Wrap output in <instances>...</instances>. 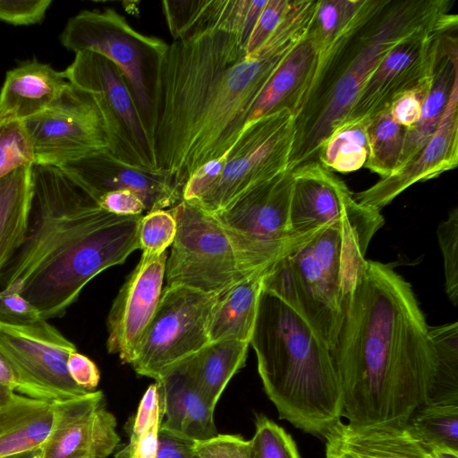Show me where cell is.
<instances>
[{"label":"cell","mask_w":458,"mask_h":458,"mask_svg":"<svg viewBox=\"0 0 458 458\" xmlns=\"http://www.w3.org/2000/svg\"><path fill=\"white\" fill-rule=\"evenodd\" d=\"M308 29V19L292 12L249 56L235 35L219 30L168 44L155 104L157 169L182 190L198 168L225 155L259 93Z\"/></svg>","instance_id":"1"},{"label":"cell","mask_w":458,"mask_h":458,"mask_svg":"<svg viewBox=\"0 0 458 458\" xmlns=\"http://www.w3.org/2000/svg\"><path fill=\"white\" fill-rule=\"evenodd\" d=\"M330 353L348 423L404 427L430 398L437 357L428 326L389 265L367 260Z\"/></svg>","instance_id":"2"},{"label":"cell","mask_w":458,"mask_h":458,"mask_svg":"<svg viewBox=\"0 0 458 458\" xmlns=\"http://www.w3.org/2000/svg\"><path fill=\"white\" fill-rule=\"evenodd\" d=\"M25 240L0 273V291L15 292L45 319L62 318L84 286L140 249V216H117L61 167L33 164Z\"/></svg>","instance_id":"3"},{"label":"cell","mask_w":458,"mask_h":458,"mask_svg":"<svg viewBox=\"0 0 458 458\" xmlns=\"http://www.w3.org/2000/svg\"><path fill=\"white\" fill-rule=\"evenodd\" d=\"M452 0H363L320 54L312 81L293 116L288 169L317 160L318 150L347 116L362 87L402 40L446 20Z\"/></svg>","instance_id":"4"},{"label":"cell","mask_w":458,"mask_h":458,"mask_svg":"<svg viewBox=\"0 0 458 458\" xmlns=\"http://www.w3.org/2000/svg\"><path fill=\"white\" fill-rule=\"evenodd\" d=\"M250 344L279 419L324 438L342 418V392L327 345L293 308L264 288Z\"/></svg>","instance_id":"5"},{"label":"cell","mask_w":458,"mask_h":458,"mask_svg":"<svg viewBox=\"0 0 458 458\" xmlns=\"http://www.w3.org/2000/svg\"><path fill=\"white\" fill-rule=\"evenodd\" d=\"M365 256L350 231L323 226L269 267L263 288L284 301L332 349L365 268Z\"/></svg>","instance_id":"6"},{"label":"cell","mask_w":458,"mask_h":458,"mask_svg":"<svg viewBox=\"0 0 458 458\" xmlns=\"http://www.w3.org/2000/svg\"><path fill=\"white\" fill-rule=\"evenodd\" d=\"M60 40L75 54H98L120 70L153 141L158 75L168 44L138 32L111 8L81 11L68 21Z\"/></svg>","instance_id":"7"},{"label":"cell","mask_w":458,"mask_h":458,"mask_svg":"<svg viewBox=\"0 0 458 458\" xmlns=\"http://www.w3.org/2000/svg\"><path fill=\"white\" fill-rule=\"evenodd\" d=\"M293 172L286 170L248 190L213 216L246 267L266 271L318 231L295 235L290 226Z\"/></svg>","instance_id":"8"},{"label":"cell","mask_w":458,"mask_h":458,"mask_svg":"<svg viewBox=\"0 0 458 458\" xmlns=\"http://www.w3.org/2000/svg\"><path fill=\"white\" fill-rule=\"evenodd\" d=\"M170 211L177 229L166 259L167 285L223 293L258 274L246 267L213 215L185 200L178 202Z\"/></svg>","instance_id":"9"},{"label":"cell","mask_w":458,"mask_h":458,"mask_svg":"<svg viewBox=\"0 0 458 458\" xmlns=\"http://www.w3.org/2000/svg\"><path fill=\"white\" fill-rule=\"evenodd\" d=\"M293 115L283 109L245 124L216 182L195 201L214 215L254 186L288 170Z\"/></svg>","instance_id":"10"},{"label":"cell","mask_w":458,"mask_h":458,"mask_svg":"<svg viewBox=\"0 0 458 458\" xmlns=\"http://www.w3.org/2000/svg\"><path fill=\"white\" fill-rule=\"evenodd\" d=\"M220 293L166 285L131 363L134 371L156 380L209 344V318Z\"/></svg>","instance_id":"11"},{"label":"cell","mask_w":458,"mask_h":458,"mask_svg":"<svg viewBox=\"0 0 458 458\" xmlns=\"http://www.w3.org/2000/svg\"><path fill=\"white\" fill-rule=\"evenodd\" d=\"M64 73L99 105L109 130L108 150L126 164L157 169L152 139L120 70L104 56L82 51Z\"/></svg>","instance_id":"12"},{"label":"cell","mask_w":458,"mask_h":458,"mask_svg":"<svg viewBox=\"0 0 458 458\" xmlns=\"http://www.w3.org/2000/svg\"><path fill=\"white\" fill-rule=\"evenodd\" d=\"M292 172V233L304 235L327 225L343 226L367 252L372 237L385 223L380 210L359 203L345 182L318 160Z\"/></svg>","instance_id":"13"},{"label":"cell","mask_w":458,"mask_h":458,"mask_svg":"<svg viewBox=\"0 0 458 458\" xmlns=\"http://www.w3.org/2000/svg\"><path fill=\"white\" fill-rule=\"evenodd\" d=\"M22 123L37 165L61 167L109 149V130L99 105L70 82L50 107Z\"/></svg>","instance_id":"14"},{"label":"cell","mask_w":458,"mask_h":458,"mask_svg":"<svg viewBox=\"0 0 458 458\" xmlns=\"http://www.w3.org/2000/svg\"><path fill=\"white\" fill-rule=\"evenodd\" d=\"M75 351L74 344L43 318L22 325L0 322V354L26 383L53 402L89 393L67 369L68 356Z\"/></svg>","instance_id":"15"},{"label":"cell","mask_w":458,"mask_h":458,"mask_svg":"<svg viewBox=\"0 0 458 458\" xmlns=\"http://www.w3.org/2000/svg\"><path fill=\"white\" fill-rule=\"evenodd\" d=\"M457 21V15L452 14L398 43L366 81L343 123L372 118L420 84L432 70L440 35Z\"/></svg>","instance_id":"16"},{"label":"cell","mask_w":458,"mask_h":458,"mask_svg":"<svg viewBox=\"0 0 458 458\" xmlns=\"http://www.w3.org/2000/svg\"><path fill=\"white\" fill-rule=\"evenodd\" d=\"M54 408L42 458H106L117 447L116 419L106 408L101 391L55 401Z\"/></svg>","instance_id":"17"},{"label":"cell","mask_w":458,"mask_h":458,"mask_svg":"<svg viewBox=\"0 0 458 458\" xmlns=\"http://www.w3.org/2000/svg\"><path fill=\"white\" fill-rule=\"evenodd\" d=\"M166 252L141 257L113 301L107 317L106 349L131 364L156 312L165 276Z\"/></svg>","instance_id":"18"},{"label":"cell","mask_w":458,"mask_h":458,"mask_svg":"<svg viewBox=\"0 0 458 458\" xmlns=\"http://www.w3.org/2000/svg\"><path fill=\"white\" fill-rule=\"evenodd\" d=\"M61 168L97 201L103 194L119 190L137 194L148 212L174 207L182 200V190L168 174L126 164L108 149L69 162Z\"/></svg>","instance_id":"19"},{"label":"cell","mask_w":458,"mask_h":458,"mask_svg":"<svg viewBox=\"0 0 458 458\" xmlns=\"http://www.w3.org/2000/svg\"><path fill=\"white\" fill-rule=\"evenodd\" d=\"M458 165V83L429 140L405 165L353 194L360 204L380 210L414 183L436 178Z\"/></svg>","instance_id":"20"},{"label":"cell","mask_w":458,"mask_h":458,"mask_svg":"<svg viewBox=\"0 0 458 458\" xmlns=\"http://www.w3.org/2000/svg\"><path fill=\"white\" fill-rule=\"evenodd\" d=\"M187 359L165 369L155 380L162 419L160 425L193 441H202L218 433L214 410L193 383Z\"/></svg>","instance_id":"21"},{"label":"cell","mask_w":458,"mask_h":458,"mask_svg":"<svg viewBox=\"0 0 458 458\" xmlns=\"http://www.w3.org/2000/svg\"><path fill=\"white\" fill-rule=\"evenodd\" d=\"M68 84L64 72L35 59L8 71L0 90V124L22 123L42 113Z\"/></svg>","instance_id":"22"},{"label":"cell","mask_w":458,"mask_h":458,"mask_svg":"<svg viewBox=\"0 0 458 458\" xmlns=\"http://www.w3.org/2000/svg\"><path fill=\"white\" fill-rule=\"evenodd\" d=\"M331 458H431L405 427L337 423L324 437Z\"/></svg>","instance_id":"23"},{"label":"cell","mask_w":458,"mask_h":458,"mask_svg":"<svg viewBox=\"0 0 458 458\" xmlns=\"http://www.w3.org/2000/svg\"><path fill=\"white\" fill-rule=\"evenodd\" d=\"M456 83H458L457 24L445 30L439 37L432 70L431 87L422 106L419 122L406 128L397 170L409 163L434 133Z\"/></svg>","instance_id":"24"},{"label":"cell","mask_w":458,"mask_h":458,"mask_svg":"<svg viewBox=\"0 0 458 458\" xmlns=\"http://www.w3.org/2000/svg\"><path fill=\"white\" fill-rule=\"evenodd\" d=\"M320 54V49L306 34L259 93L247 123L283 109L289 110L294 116L312 81Z\"/></svg>","instance_id":"25"},{"label":"cell","mask_w":458,"mask_h":458,"mask_svg":"<svg viewBox=\"0 0 458 458\" xmlns=\"http://www.w3.org/2000/svg\"><path fill=\"white\" fill-rule=\"evenodd\" d=\"M54 418V402L19 394L0 410V458L41 448Z\"/></svg>","instance_id":"26"},{"label":"cell","mask_w":458,"mask_h":458,"mask_svg":"<svg viewBox=\"0 0 458 458\" xmlns=\"http://www.w3.org/2000/svg\"><path fill=\"white\" fill-rule=\"evenodd\" d=\"M266 272L255 274L220 293L209 318L210 342H250Z\"/></svg>","instance_id":"27"},{"label":"cell","mask_w":458,"mask_h":458,"mask_svg":"<svg viewBox=\"0 0 458 458\" xmlns=\"http://www.w3.org/2000/svg\"><path fill=\"white\" fill-rule=\"evenodd\" d=\"M249 345L238 340L210 342L187 359L192 381L212 410L232 377L245 366Z\"/></svg>","instance_id":"28"},{"label":"cell","mask_w":458,"mask_h":458,"mask_svg":"<svg viewBox=\"0 0 458 458\" xmlns=\"http://www.w3.org/2000/svg\"><path fill=\"white\" fill-rule=\"evenodd\" d=\"M31 166L20 167L0 180V273L27 234L32 197Z\"/></svg>","instance_id":"29"},{"label":"cell","mask_w":458,"mask_h":458,"mask_svg":"<svg viewBox=\"0 0 458 458\" xmlns=\"http://www.w3.org/2000/svg\"><path fill=\"white\" fill-rule=\"evenodd\" d=\"M369 121L366 117L339 124L320 145L317 160L331 171L351 173L360 169L369 152Z\"/></svg>","instance_id":"30"},{"label":"cell","mask_w":458,"mask_h":458,"mask_svg":"<svg viewBox=\"0 0 458 458\" xmlns=\"http://www.w3.org/2000/svg\"><path fill=\"white\" fill-rule=\"evenodd\" d=\"M404 427L428 451L437 446L458 450V403L427 402Z\"/></svg>","instance_id":"31"},{"label":"cell","mask_w":458,"mask_h":458,"mask_svg":"<svg viewBox=\"0 0 458 458\" xmlns=\"http://www.w3.org/2000/svg\"><path fill=\"white\" fill-rule=\"evenodd\" d=\"M406 128L397 123L388 109L370 118L368 127L369 157L364 165L371 172L386 178L400 164Z\"/></svg>","instance_id":"32"},{"label":"cell","mask_w":458,"mask_h":458,"mask_svg":"<svg viewBox=\"0 0 458 458\" xmlns=\"http://www.w3.org/2000/svg\"><path fill=\"white\" fill-rule=\"evenodd\" d=\"M437 357L432 394L428 402L458 403V323L428 326Z\"/></svg>","instance_id":"33"},{"label":"cell","mask_w":458,"mask_h":458,"mask_svg":"<svg viewBox=\"0 0 458 458\" xmlns=\"http://www.w3.org/2000/svg\"><path fill=\"white\" fill-rule=\"evenodd\" d=\"M363 0H320L307 31L321 53L334 41L360 7Z\"/></svg>","instance_id":"34"},{"label":"cell","mask_w":458,"mask_h":458,"mask_svg":"<svg viewBox=\"0 0 458 458\" xmlns=\"http://www.w3.org/2000/svg\"><path fill=\"white\" fill-rule=\"evenodd\" d=\"M250 441L251 458H301L291 435L264 414L256 415L255 433Z\"/></svg>","instance_id":"35"},{"label":"cell","mask_w":458,"mask_h":458,"mask_svg":"<svg viewBox=\"0 0 458 458\" xmlns=\"http://www.w3.org/2000/svg\"><path fill=\"white\" fill-rule=\"evenodd\" d=\"M176 229V220L170 210H153L141 216L138 227L141 257L155 258L165 252L174 241Z\"/></svg>","instance_id":"36"},{"label":"cell","mask_w":458,"mask_h":458,"mask_svg":"<svg viewBox=\"0 0 458 458\" xmlns=\"http://www.w3.org/2000/svg\"><path fill=\"white\" fill-rule=\"evenodd\" d=\"M33 164L32 147L23 123L0 124V180L20 167Z\"/></svg>","instance_id":"37"},{"label":"cell","mask_w":458,"mask_h":458,"mask_svg":"<svg viewBox=\"0 0 458 458\" xmlns=\"http://www.w3.org/2000/svg\"><path fill=\"white\" fill-rule=\"evenodd\" d=\"M438 244L443 255L445 292L454 305L458 304V208L448 214L437 230Z\"/></svg>","instance_id":"38"},{"label":"cell","mask_w":458,"mask_h":458,"mask_svg":"<svg viewBox=\"0 0 458 458\" xmlns=\"http://www.w3.org/2000/svg\"><path fill=\"white\" fill-rule=\"evenodd\" d=\"M432 70L420 84L398 97L388 108L392 118L404 128L413 126L420 118L432 83Z\"/></svg>","instance_id":"39"},{"label":"cell","mask_w":458,"mask_h":458,"mask_svg":"<svg viewBox=\"0 0 458 458\" xmlns=\"http://www.w3.org/2000/svg\"><path fill=\"white\" fill-rule=\"evenodd\" d=\"M293 0H267L246 45V55L255 53L272 35L291 8Z\"/></svg>","instance_id":"40"},{"label":"cell","mask_w":458,"mask_h":458,"mask_svg":"<svg viewBox=\"0 0 458 458\" xmlns=\"http://www.w3.org/2000/svg\"><path fill=\"white\" fill-rule=\"evenodd\" d=\"M200 458H251V444L238 435L217 434L195 442Z\"/></svg>","instance_id":"41"},{"label":"cell","mask_w":458,"mask_h":458,"mask_svg":"<svg viewBox=\"0 0 458 458\" xmlns=\"http://www.w3.org/2000/svg\"><path fill=\"white\" fill-rule=\"evenodd\" d=\"M52 0H0V21L13 25L40 22Z\"/></svg>","instance_id":"42"},{"label":"cell","mask_w":458,"mask_h":458,"mask_svg":"<svg viewBox=\"0 0 458 458\" xmlns=\"http://www.w3.org/2000/svg\"><path fill=\"white\" fill-rule=\"evenodd\" d=\"M42 318L38 310L15 292L0 291V322L22 325Z\"/></svg>","instance_id":"43"},{"label":"cell","mask_w":458,"mask_h":458,"mask_svg":"<svg viewBox=\"0 0 458 458\" xmlns=\"http://www.w3.org/2000/svg\"><path fill=\"white\" fill-rule=\"evenodd\" d=\"M225 162V155L198 168L183 186L182 200L192 202L198 199L216 182Z\"/></svg>","instance_id":"44"},{"label":"cell","mask_w":458,"mask_h":458,"mask_svg":"<svg viewBox=\"0 0 458 458\" xmlns=\"http://www.w3.org/2000/svg\"><path fill=\"white\" fill-rule=\"evenodd\" d=\"M98 203L104 210L117 216H140L146 211L140 198L128 190L106 192L98 199Z\"/></svg>","instance_id":"45"},{"label":"cell","mask_w":458,"mask_h":458,"mask_svg":"<svg viewBox=\"0 0 458 458\" xmlns=\"http://www.w3.org/2000/svg\"><path fill=\"white\" fill-rule=\"evenodd\" d=\"M161 421L158 392L156 382L151 384L144 393L138 411L133 418L130 437H140L156 422Z\"/></svg>","instance_id":"46"},{"label":"cell","mask_w":458,"mask_h":458,"mask_svg":"<svg viewBox=\"0 0 458 458\" xmlns=\"http://www.w3.org/2000/svg\"><path fill=\"white\" fill-rule=\"evenodd\" d=\"M195 442L159 425L156 458H189L196 454Z\"/></svg>","instance_id":"47"},{"label":"cell","mask_w":458,"mask_h":458,"mask_svg":"<svg viewBox=\"0 0 458 458\" xmlns=\"http://www.w3.org/2000/svg\"><path fill=\"white\" fill-rule=\"evenodd\" d=\"M67 369L77 386L88 392L95 391L100 380V373L92 360L77 351L72 352L67 359Z\"/></svg>","instance_id":"48"},{"label":"cell","mask_w":458,"mask_h":458,"mask_svg":"<svg viewBox=\"0 0 458 458\" xmlns=\"http://www.w3.org/2000/svg\"><path fill=\"white\" fill-rule=\"evenodd\" d=\"M160 423L156 422L140 437H130L128 444L116 453L114 458H156Z\"/></svg>","instance_id":"49"},{"label":"cell","mask_w":458,"mask_h":458,"mask_svg":"<svg viewBox=\"0 0 458 458\" xmlns=\"http://www.w3.org/2000/svg\"><path fill=\"white\" fill-rule=\"evenodd\" d=\"M0 385L22 395L53 402L47 394L26 383L2 354H0Z\"/></svg>","instance_id":"50"},{"label":"cell","mask_w":458,"mask_h":458,"mask_svg":"<svg viewBox=\"0 0 458 458\" xmlns=\"http://www.w3.org/2000/svg\"><path fill=\"white\" fill-rule=\"evenodd\" d=\"M429 454L431 458H458V450L449 447H433Z\"/></svg>","instance_id":"51"},{"label":"cell","mask_w":458,"mask_h":458,"mask_svg":"<svg viewBox=\"0 0 458 458\" xmlns=\"http://www.w3.org/2000/svg\"><path fill=\"white\" fill-rule=\"evenodd\" d=\"M19 394L0 385V410L11 403Z\"/></svg>","instance_id":"52"},{"label":"cell","mask_w":458,"mask_h":458,"mask_svg":"<svg viewBox=\"0 0 458 458\" xmlns=\"http://www.w3.org/2000/svg\"><path fill=\"white\" fill-rule=\"evenodd\" d=\"M5 458H42L41 448L35 449L30 452L21 453L19 454L8 456Z\"/></svg>","instance_id":"53"},{"label":"cell","mask_w":458,"mask_h":458,"mask_svg":"<svg viewBox=\"0 0 458 458\" xmlns=\"http://www.w3.org/2000/svg\"><path fill=\"white\" fill-rule=\"evenodd\" d=\"M189 458H200V457L197 454H194L192 456H191Z\"/></svg>","instance_id":"54"},{"label":"cell","mask_w":458,"mask_h":458,"mask_svg":"<svg viewBox=\"0 0 458 458\" xmlns=\"http://www.w3.org/2000/svg\"><path fill=\"white\" fill-rule=\"evenodd\" d=\"M326 458H331V457H330V456H328V455H326Z\"/></svg>","instance_id":"55"}]
</instances>
